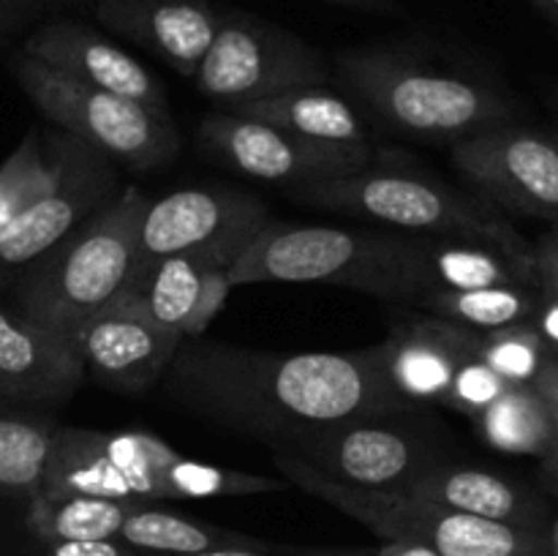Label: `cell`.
<instances>
[{
  "instance_id": "24",
  "label": "cell",
  "mask_w": 558,
  "mask_h": 556,
  "mask_svg": "<svg viewBox=\"0 0 558 556\" xmlns=\"http://www.w3.org/2000/svg\"><path fill=\"white\" fill-rule=\"evenodd\" d=\"M480 436L507 456L543 458L558 442V420L534 385H510L474 418Z\"/></svg>"
},
{
  "instance_id": "20",
  "label": "cell",
  "mask_w": 558,
  "mask_h": 556,
  "mask_svg": "<svg viewBox=\"0 0 558 556\" xmlns=\"http://www.w3.org/2000/svg\"><path fill=\"white\" fill-rule=\"evenodd\" d=\"M401 491L436 501L450 510L469 516L490 518V521L515 523V527L545 529V510L537 496L529 494L523 485L477 467H458V463H430L414 474Z\"/></svg>"
},
{
  "instance_id": "43",
  "label": "cell",
  "mask_w": 558,
  "mask_h": 556,
  "mask_svg": "<svg viewBox=\"0 0 558 556\" xmlns=\"http://www.w3.org/2000/svg\"><path fill=\"white\" fill-rule=\"evenodd\" d=\"M548 540H550V556H558V516H556V521L550 523Z\"/></svg>"
},
{
  "instance_id": "10",
  "label": "cell",
  "mask_w": 558,
  "mask_h": 556,
  "mask_svg": "<svg viewBox=\"0 0 558 556\" xmlns=\"http://www.w3.org/2000/svg\"><path fill=\"white\" fill-rule=\"evenodd\" d=\"M409 412L357 418L305 431L272 452H289L308 467L363 488H403L430 463L445 461L430 431L409 423Z\"/></svg>"
},
{
  "instance_id": "36",
  "label": "cell",
  "mask_w": 558,
  "mask_h": 556,
  "mask_svg": "<svg viewBox=\"0 0 558 556\" xmlns=\"http://www.w3.org/2000/svg\"><path fill=\"white\" fill-rule=\"evenodd\" d=\"M368 556H441L430 545L412 543V540H387L381 548L368 551Z\"/></svg>"
},
{
  "instance_id": "2",
  "label": "cell",
  "mask_w": 558,
  "mask_h": 556,
  "mask_svg": "<svg viewBox=\"0 0 558 556\" xmlns=\"http://www.w3.org/2000/svg\"><path fill=\"white\" fill-rule=\"evenodd\" d=\"M267 474L238 472L185 458L147 431L54 428L38 494H82L153 505L167 499H216L287 491Z\"/></svg>"
},
{
  "instance_id": "26",
  "label": "cell",
  "mask_w": 558,
  "mask_h": 556,
  "mask_svg": "<svg viewBox=\"0 0 558 556\" xmlns=\"http://www.w3.org/2000/svg\"><path fill=\"white\" fill-rule=\"evenodd\" d=\"M136 505L82 494H36L27 501V527L41 543L65 540H109Z\"/></svg>"
},
{
  "instance_id": "11",
  "label": "cell",
  "mask_w": 558,
  "mask_h": 556,
  "mask_svg": "<svg viewBox=\"0 0 558 556\" xmlns=\"http://www.w3.org/2000/svg\"><path fill=\"white\" fill-rule=\"evenodd\" d=\"M54 140L60 153L54 183L0 238V292L118 194L112 158L60 129Z\"/></svg>"
},
{
  "instance_id": "40",
  "label": "cell",
  "mask_w": 558,
  "mask_h": 556,
  "mask_svg": "<svg viewBox=\"0 0 558 556\" xmlns=\"http://www.w3.org/2000/svg\"><path fill=\"white\" fill-rule=\"evenodd\" d=\"M327 3L338 5H352V9H365V11H390V0H327Z\"/></svg>"
},
{
  "instance_id": "9",
  "label": "cell",
  "mask_w": 558,
  "mask_h": 556,
  "mask_svg": "<svg viewBox=\"0 0 558 556\" xmlns=\"http://www.w3.org/2000/svg\"><path fill=\"white\" fill-rule=\"evenodd\" d=\"M327 76L325 58L292 31L240 11H221L194 82L210 101L232 109L300 87H325Z\"/></svg>"
},
{
  "instance_id": "21",
  "label": "cell",
  "mask_w": 558,
  "mask_h": 556,
  "mask_svg": "<svg viewBox=\"0 0 558 556\" xmlns=\"http://www.w3.org/2000/svg\"><path fill=\"white\" fill-rule=\"evenodd\" d=\"M259 227L234 229L223 238L202 243L196 249L180 251L156 262L147 273H142L125 292L142 303V309L161 327L185 336V325L191 319L196 298H199L202 278L216 265H227L240 256Z\"/></svg>"
},
{
  "instance_id": "7",
  "label": "cell",
  "mask_w": 558,
  "mask_h": 556,
  "mask_svg": "<svg viewBox=\"0 0 558 556\" xmlns=\"http://www.w3.org/2000/svg\"><path fill=\"white\" fill-rule=\"evenodd\" d=\"M294 194L308 205L379 221L398 232L483 240L512 254H534L499 207L477 194L456 191L420 169L371 164L347 178L300 185Z\"/></svg>"
},
{
  "instance_id": "6",
  "label": "cell",
  "mask_w": 558,
  "mask_h": 556,
  "mask_svg": "<svg viewBox=\"0 0 558 556\" xmlns=\"http://www.w3.org/2000/svg\"><path fill=\"white\" fill-rule=\"evenodd\" d=\"M272 461L289 485L327 501L385 540H412L430 545L441 556H550L548 529L469 516L401 488L343 483L289 452H272Z\"/></svg>"
},
{
  "instance_id": "28",
  "label": "cell",
  "mask_w": 558,
  "mask_h": 556,
  "mask_svg": "<svg viewBox=\"0 0 558 556\" xmlns=\"http://www.w3.org/2000/svg\"><path fill=\"white\" fill-rule=\"evenodd\" d=\"M54 428L41 414L0 412V496L31 501L41 491Z\"/></svg>"
},
{
  "instance_id": "5",
  "label": "cell",
  "mask_w": 558,
  "mask_h": 556,
  "mask_svg": "<svg viewBox=\"0 0 558 556\" xmlns=\"http://www.w3.org/2000/svg\"><path fill=\"white\" fill-rule=\"evenodd\" d=\"M338 76L363 107L403 134L456 142L510 114V104L488 82L439 69L407 49H349L338 55Z\"/></svg>"
},
{
  "instance_id": "19",
  "label": "cell",
  "mask_w": 558,
  "mask_h": 556,
  "mask_svg": "<svg viewBox=\"0 0 558 556\" xmlns=\"http://www.w3.org/2000/svg\"><path fill=\"white\" fill-rule=\"evenodd\" d=\"M85 368L69 341L38 322L0 305V392L33 403L69 401Z\"/></svg>"
},
{
  "instance_id": "25",
  "label": "cell",
  "mask_w": 558,
  "mask_h": 556,
  "mask_svg": "<svg viewBox=\"0 0 558 556\" xmlns=\"http://www.w3.org/2000/svg\"><path fill=\"white\" fill-rule=\"evenodd\" d=\"M118 540L131 545L140 554L158 556H191L218 548H248V545H267L248 534L229 532L180 512L158 510L150 505H136L125 523L120 527Z\"/></svg>"
},
{
  "instance_id": "3",
  "label": "cell",
  "mask_w": 558,
  "mask_h": 556,
  "mask_svg": "<svg viewBox=\"0 0 558 556\" xmlns=\"http://www.w3.org/2000/svg\"><path fill=\"white\" fill-rule=\"evenodd\" d=\"M262 281L330 283L414 305L423 294L417 234L265 221L232 262L234 287Z\"/></svg>"
},
{
  "instance_id": "42",
  "label": "cell",
  "mask_w": 558,
  "mask_h": 556,
  "mask_svg": "<svg viewBox=\"0 0 558 556\" xmlns=\"http://www.w3.org/2000/svg\"><path fill=\"white\" fill-rule=\"evenodd\" d=\"M281 556H368V554H325V551H292V554Z\"/></svg>"
},
{
  "instance_id": "46",
  "label": "cell",
  "mask_w": 558,
  "mask_h": 556,
  "mask_svg": "<svg viewBox=\"0 0 558 556\" xmlns=\"http://www.w3.org/2000/svg\"><path fill=\"white\" fill-rule=\"evenodd\" d=\"M0 396H3V392H0Z\"/></svg>"
},
{
  "instance_id": "13",
  "label": "cell",
  "mask_w": 558,
  "mask_h": 556,
  "mask_svg": "<svg viewBox=\"0 0 558 556\" xmlns=\"http://www.w3.org/2000/svg\"><path fill=\"white\" fill-rule=\"evenodd\" d=\"M450 158L494 207L558 223V150L550 136L499 123L452 142Z\"/></svg>"
},
{
  "instance_id": "39",
  "label": "cell",
  "mask_w": 558,
  "mask_h": 556,
  "mask_svg": "<svg viewBox=\"0 0 558 556\" xmlns=\"http://www.w3.org/2000/svg\"><path fill=\"white\" fill-rule=\"evenodd\" d=\"M539 463H543L545 485H548V488L558 496V442L554 447H550L548 452H545L543 458H539Z\"/></svg>"
},
{
  "instance_id": "1",
  "label": "cell",
  "mask_w": 558,
  "mask_h": 556,
  "mask_svg": "<svg viewBox=\"0 0 558 556\" xmlns=\"http://www.w3.org/2000/svg\"><path fill=\"white\" fill-rule=\"evenodd\" d=\"M163 387L185 412L272 450L305 431L414 409L381 371V341L354 352L278 354L183 338Z\"/></svg>"
},
{
  "instance_id": "45",
  "label": "cell",
  "mask_w": 558,
  "mask_h": 556,
  "mask_svg": "<svg viewBox=\"0 0 558 556\" xmlns=\"http://www.w3.org/2000/svg\"><path fill=\"white\" fill-rule=\"evenodd\" d=\"M550 136V142H554V145H556V150H558V129L554 131V134H548Z\"/></svg>"
},
{
  "instance_id": "15",
  "label": "cell",
  "mask_w": 558,
  "mask_h": 556,
  "mask_svg": "<svg viewBox=\"0 0 558 556\" xmlns=\"http://www.w3.org/2000/svg\"><path fill=\"white\" fill-rule=\"evenodd\" d=\"M265 221L267 207L259 196L227 185L180 189L161 196L142 216L131 283L167 256L210 243L234 229L262 227Z\"/></svg>"
},
{
  "instance_id": "17",
  "label": "cell",
  "mask_w": 558,
  "mask_h": 556,
  "mask_svg": "<svg viewBox=\"0 0 558 556\" xmlns=\"http://www.w3.org/2000/svg\"><path fill=\"white\" fill-rule=\"evenodd\" d=\"M480 347V330L434 314L403 316L381 341V371L409 403H445L463 358Z\"/></svg>"
},
{
  "instance_id": "8",
  "label": "cell",
  "mask_w": 558,
  "mask_h": 556,
  "mask_svg": "<svg viewBox=\"0 0 558 556\" xmlns=\"http://www.w3.org/2000/svg\"><path fill=\"white\" fill-rule=\"evenodd\" d=\"M11 71L54 129L87 142L112 161L136 172H150L178 156L180 140L172 118L156 114L131 98L85 85L25 52L11 60Z\"/></svg>"
},
{
  "instance_id": "18",
  "label": "cell",
  "mask_w": 558,
  "mask_h": 556,
  "mask_svg": "<svg viewBox=\"0 0 558 556\" xmlns=\"http://www.w3.org/2000/svg\"><path fill=\"white\" fill-rule=\"evenodd\" d=\"M96 16L107 31L194 80L221 11L210 0H96Z\"/></svg>"
},
{
  "instance_id": "31",
  "label": "cell",
  "mask_w": 558,
  "mask_h": 556,
  "mask_svg": "<svg viewBox=\"0 0 558 556\" xmlns=\"http://www.w3.org/2000/svg\"><path fill=\"white\" fill-rule=\"evenodd\" d=\"M507 387L510 385L485 363V358L480 354L477 347L469 358H463L461 365H458L456 376H452L450 382V390H447L445 396V407L456 409V412L474 420L483 409H488Z\"/></svg>"
},
{
  "instance_id": "22",
  "label": "cell",
  "mask_w": 558,
  "mask_h": 556,
  "mask_svg": "<svg viewBox=\"0 0 558 556\" xmlns=\"http://www.w3.org/2000/svg\"><path fill=\"white\" fill-rule=\"evenodd\" d=\"M417 267L423 292L430 289L539 287L534 254H512L499 245L469 238L417 234Z\"/></svg>"
},
{
  "instance_id": "38",
  "label": "cell",
  "mask_w": 558,
  "mask_h": 556,
  "mask_svg": "<svg viewBox=\"0 0 558 556\" xmlns=\"http://www.w3.org/2000/svg\"><path fill=\"white\" fill-rule=\"evenodd\" d=\"M145 556H158V554H145ZM191 556H281V551H276L272 545H248V548H218V551H205V554H191Z\"/></svg>"
},
{
  "instance_id": "41",
  "label": "cell",
  "mask_w": 558,
  "mask_h": 556,
  "mask_svg": "<svg viewBox=\"0 0 558 556\" xmlns=\"http://www.w3.org/2000/svg\"><path fill=\"white\" fill-rule=\"evenodd\" d=\"M532 3L537 5V9L543 11L548 20H554L556 27H558V0H532Z\"/></svg>"
},
{
  "instance_id": "16",
  "label": "cell",
  "mask_w": 558,
  "mask_h": 556,
  "mask_svg": "<svg viewBox=\"0 0 558 556\" xmlns=\"http://www.w3.org/2000/svg\"><path fill=\"white\" fill-rule=\"evenodd\" d=\"M22 52L85 85L114 96L131 98L156 114L169 118L167 93L161 82L145 69L136 58H131L123 47L109 41L104 33L93 31L82 22L58 20L31 33Z\"/></svg>"
},
{
  "instance_id": "29",
  "label": "cell",
  "mask_w": 558,
  "mask_h": 556,
  "mask_svg": "<svg viewBox=\"0 0 558 556\" xmlns=\"http://www.w3.org/2000/svg\"><path fill=\"white\" fill-rule=\"evenodd\" d=\"M58 167L60 153L54 131H27L16 150L0 164V238L54 183Z\"/></svg>"
},
{
  "instance_id": "32",
  "label": "cell",
  "mask_w": 558,
  "mask_h": 556,
  "mask_svg": "<svg viewBox=\"0 0 558 556\" xmlns=\"http://www.w3.org/2000/svg\"><path fill=\"white\" fill-rule=\"evenodd\" d=\"M232 262L227 265H216L213 270L205 273L202 278V289L199 298H196L194 311H191V319L185 325V336L183 338H196L207 330L216 314L221 311V305L227 303L229 289H232Z\"/></svg>"
},
{
  "instance_id": "34",
  "label": "cell",
  "mask_w": 558,
  "mask_h": 556,
  "mask_svg": "<svg viewBox=\"0 0 558 556\" xmlns=\"http://www.w3.org/2000/svg\"><path fill=\"white\" fill-rule=\"evenodd\" d=\"M529 325L537 330L543 343L548 347L550 358H558V294L539 289V303L537 311L532 314Z\"/></svg>"
},
{
  "instance_id": "35",
  "label": "cell",
  "mask_w": 558,
  "mask_h": 556,
  "mask_svg": "<svg viewBox=\"0 0 558 556\" xmlns=\"http://www.w3.org/2000/svg\"><path fill=\"white\" fill-rule=\"evenodd\" d=\"M534 259H537L539 289L558 294V223H554V229L539 240L534 249Z\"/></svg>"
},
{
  "instance_id": "23",
  "label": "cell",
  "mask_w": 558,
  "mask_h": 556,
  "mask_svg": "<svg viewBox=\"0 0 558 556\" xmlns=\"http://www.w3.org/2000/svg\"><path fill=\"white\" fill-rule=\"evenodd\" d=\"M227 112L262 120V123L314 142L374 147L363 120L349 107L347 98L336 96L327 87H300V90L278 93V96L262 98V101L240 104Z\"/></svg>"
},
{
  "instance_id": "44",
  "label": "cell",
  "mask_w": 558,
  "mask_h": 556,
  "mask_svg": "<svg viewBox=\"0 0 558 556\" xmlns=\"http://www.w3.org/2000/svg\"><path fill=\"white\" fill-rule=\"evenodd\" d=\"M5 16H9V0H0V25L5 22Z\"/></svg>"
},
{
  "instance_id": "30",
  "label": "cell",
  "mask_w": 558,
  "mask_h": 556,
  "mask_svg": "<svg viewBox=\"0 0 558 556\" xmlns=\"http://www.w3.org/2000/svg\"><path fill=\"white\" fill-rule=\"evenodd\" d=\"M480 354L507 385H537L550 352L529 322L480 333Z\"/></svg>"
},
{
  "instance_id": "27",
  "label": "cell",
  "mask_w": 558,
  "mask_h": 556,
  "mask_svg": "<svg viewBox=\"0 0 558 556\" xmlns=\"http://www.w3.org/2000/svg\"><path fill=\"white\" fill-rule=\"evenodd\" d=\"M539 303V287H483V289H430L414 305L425 314L441 316L472 330H499L532 319Z\"/></svg>"
},
{
  "instance_id": "37",
  "label": "cell",
  "mask_w": 558,
  "mask_h": 556,
  "mask_svg": "<svg viewBox=\"0 0 558 556\" xmlns=\"http://www.w3.org/2000/svg\"><path fill=\"white\" fill-rule=\"evenodd\" d=\"M537 387L539 392L545 396V401L550 403V409H554L556 420H558V358H550L548 365H545L543 376L537 379Z\"/></svg>"
},
{
  "instance_id": "4",
  "label": "cell",
  "mask_w": 558,
  "mask_h": 556,
  "mask_svg": "<svg viewBox=\"0 0 558 556\" xmlns=\"http://www.w3.org/2000/svg\"><path fill=\"white\" fill-rule=\"evenodd\" d=\"M147 200L136 185L120 189L82 227L27 265L9 287V309L69 336L131 283Z\"/></svg>"
},
{
  "instance_id": "14",
  "label": "cell",
  "mask_w": 558,
  "mask_h": 556,
  "mask_svg": "<svg viewBox=\"0 0 558 556\" xmlns=\"http://www.w3.org/2000/svg\"><path fill=\"white\" fill-rule=\"evenodd\" d=\"M65 341L98 385L142 392L161 379L183 336L158 325L140 300L123 292L71 327Z\"/></svg>"
},
{
  "instance_id": "12",
  "label": "cell",
  "mask_w": 558,
  "mask_h": 556,
  "mask_svg": "<svg viewBox=\"0 0 558 556\" xmlns=\"http://www.w3.org/2000/svg\"><path fill=\"white\" fill-rule=\"evenodd\" d=\"M199 142L227 167L267 183H283L292 191L322 180L347 178L371 167L376 158L374 147L305 140L227 109L202 118Z\"/></svg>"
},
{
  "instance_id": "33",
  "label": "cell",
  "mask_w": 558,
  "mask_h": 556,
  "mask_svg": "<svg viewBox=\"0 0 558 556\" xmlns=\"http://www.w3.org/2000/svg\"><path fill=\"white\" fill-rule=\"evenodd\" d=\"M47 556H140L123 540H65V543H44Z\"/></svg>"
}]
</instances>
